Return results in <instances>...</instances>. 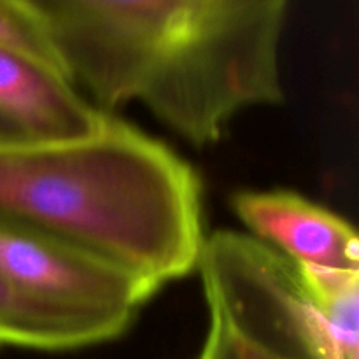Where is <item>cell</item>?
I'll use <instances>...</instances> for the list:
<instances>
[{
    "mask_svg": "<svg viewBox=\"0 0 359 359\" xmlns=\"http://www.w3.org/2000/svg\"><path fill=\"white\" fill-rule=\"evenodd\" d=\"M74 86L100 111L146 107L195 147L286 100L291 0H27Z\"/></svg>",
    "mask_w": 359,
    "mask_h": 359,
    "instance_id": "obj_1",
    "label": "cell"
},
{
    "mask_svg": "<svg viewBox=\"0 0 359 359\" xmlns=\"http://www.w3.org/2000/svg\"><path fill=\"white\" fill-rule=\"evenodd\" d=\"M0 224L97 256L156 293L195 272L207 237L195 168L109 112L83 137L0 140Z\"/></svg>",
    "mask_w": 359,
    "mask_h": 359,
    "instance_id": "obj_2",
    "label": "cell"
},
{
    "mask_svg": "<svg viewBox=\"0 0 359 359\" xmlns=\"http://www.w3.org/2000/svg\"><path fill=\"white\" fill-rule=\"evenodd\" d=\"M0 276L23 293L133 321L156 291L126 270L55 238L0 224Z\"/></svg>",
    "mask_w": 359,
    "mask_h": 359,
    "instance_id": "obj_3",
    "label": "cell"
},
{
    "mask_svg": "<svg viewBox=\"0 0 359 359\" xmlns=\"http://www.w3.org/2000/svg\"><path fill=\"white\" fill-rule=\"evenodd\" d=\"M248 235L298 266L359 270L356 230L333 210L291 189H245L231 198Z\"/></svg>",
    "mask_w": 359,
    "mask_h": 359,
    "instance_id": "obj_4",
    "label": "cell"
},
{
    "mask_svg": "<svg viewBox=\"0 0 359 359\" xmlns=\"http://www.w3.org/2000/svg\"><path fill=\"white\" fill-rule=\"evenodd\" d=\"M0 112L30 139L88 135L107 114L72 83L4 46H0Z\"/></svg>",
    "mask_w": 359,
    "mask_h": 359,
    "instance_id": "obj_5",
    "label": "cell"
},
{
    "mask_svg": "<svg viewBox=\"0 0 359 359\" xmlns=\"http://www.w3.org/2000/svg\"><path fill=\"white\" fill-rule=\"evenodd\" d=\"M133 321L119 316L60 307L23 293L0 276V347L76 351L111 342Z\"/></svg>",
    "mask_w": 359,
    "mask_h": 359,
    "instance_id": "obj_6",
    "label": "cell"
},
{
    "mask_svg": "<svg viewBox=\"0 0 359 359\" xmlns=\"http://www.w3.org/2000/svg\"><path fill=\"white\" fill-rule=\"evenodd\" d=\"M0 46L27 56L49 72L72 83L27 0H0Z\"/></svg>",
    "mask_w": 359,
    "mask_h": 359,
    "instance_id": "obj_7",
    "label": "cell"
},
{
    "mask_svg": "<svg viewBox=\"0 0 359 359\" xmlns=\"http://www.w3.org/2000/svg\"><path fill=\"white\" fill-rule=\"evenodd\" d=\"M209 318L219 323L221 328L226 333L233 359H314L298 349H291L287 346H280V344L252 335V333L231 325L217 312L209 311Z\"/></svg>",
    "mask_w": 359,
    "mask_h": 359,
    "instance_id": "obj_8",
    "label": "cell"
},
{
    "mask_svg": "<svg viewBox=\"0 0 359 359\" xmlns=\"http://www.w3.org/2000/svg\"><path fill=\"white\" fill-rule=\"evenodd\" d=\"M198 359H233L231 356L230 344H228L226 333L221 328V325L214 319L209 318V330L203 340L202 351H200Z\"/></svg>",
    "mask_w": 359,
    "mask_h": 359,
    "instance_id": "obj_9",
    "label": "cell"
},
{
    "mask_svg": "<svg viewBox=\"0 0 359 359\" xmlns=\"http://www.w3.org/2000/svg\"><path fill=\"white\" fill-rule=\"evenodd\" d=\"M20 137H25L21 130L0 112V140H13Z\"/></svg>",
    "mask_w": 359,
    "mask_h": 359,
    "instance_id": "obj_10",
    "label": "cell"
}]
</instances>
